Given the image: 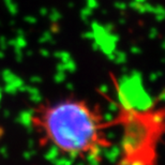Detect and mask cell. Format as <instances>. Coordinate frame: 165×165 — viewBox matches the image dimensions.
<instances>
[{
    "instance_id": "cell-1",
    "label": "cell",
    "mask_w": 165,
    "mask_h": 165,
    "mask_svg": "<svg viewBox=\"0 0 165 165\" xmlns=\"http://www.w3.org/2000/svg\"><path fill=\"white\" fill-rule=\"evenodd\" d=\"M30 122L44 144L68 157L97 158L111 147L106 130L114 122L106 121L101 111L87 101L64 99L40 104Z\"/></svg>"
},
{
    "instance_id": "cell-2",
    "label": "cell",
    "mask_w": 165,
    "mask_h": 165,
    "mask_svg": "<svg viewBox=\"0 0 165 165\" xmlns=\"http://www.w3.org/2000/svg\"><path fill=\"white\" fill-rule=\"evenodd\" d=\"M119 165H156V158L123 156Z\"/></svg>"
}]
</instances>
